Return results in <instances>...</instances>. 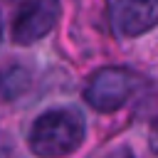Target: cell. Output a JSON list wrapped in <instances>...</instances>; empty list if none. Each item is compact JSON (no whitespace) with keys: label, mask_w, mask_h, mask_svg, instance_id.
<instances>
[{"label":"cell","mask_w":158,"mask_h":158,"mask_svg":"<svg viewBox=\"0 0 158 158\" xmlns=\"http://www.w3.org/2000/svg\"><path fill=\"white\" fill-rule=\"evenodd\" d=\"M59 0H22L12 22V40L17 44H32L49 35L59 20Z\"/></svg>","instance_id":"obj_3"},{"label":"cell","mask_w":158,"mask_h":158,"mask_svg":"<svg viewBox=\"0 0 158 158\" xmlns=\"http://www.w3.org/2000/svg\"><path fill=\"white\" fill-rule=\"evenodd\" d=\"M136 86L138 79L126 67H101L89 77L84 86V101L94 111L111 114L133 96Z\"/></svg>","instance_id":"obj_2"},{"label":"cell","mask_w":158,"mask_h":158,"mask_svg":"<svg viewBox=\"0 0 158 158\" xmlns=\"http://www.w3.org/2000/svg\"><path fill=\"white\" fill-rule=\"evenodd\" d=\"M86 136L84 116L74 109H49L40 114L27 133V146L37 158H64L74 153Z\"/></svg>","instance_id":"obj_1"},{"label":"cell","mask_w":158,"mask_h":158,"mask_svg":"<svg viewBox=\"0 0 158 158\" xmlns=\"http://www.w3.org/2000/svg\"><path fill=\"white\" fill-rule=\"evenodd\" d=\"M0 40H2V20H0Z\"/></svg>","instance_id":"obj_5"},{"label":"cell","mask_w":158,"mask_h":158,"mask_svg":"<svg viewBox=\"0 0 158 158\" xmlns=\"http://www.w3.org/2000/svg\"><path fill=\"white\" fill-rule=\"evenodd\" d=\"M111 22L116 35L133 40L158 25V0H114Z\"/></svg>","instance_id":"obj_4"}]
</instances>
